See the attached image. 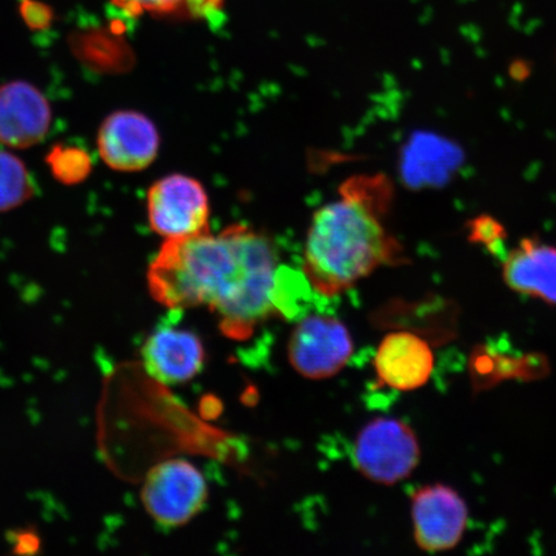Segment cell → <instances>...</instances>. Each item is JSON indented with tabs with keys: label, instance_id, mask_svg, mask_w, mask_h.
<instances>
[{
	"label": "cell",
	"instance_id": "1",
	"mask_svg": "<svg viewBox=\"0 0 556 556\" xmlns=\"http://www.w3.org/2000/svg\"><path fill=\"white\" fill-rule=\"evenodd\" d=\"M273 241L245 225L168 239L148 273L152 298L169 309L207 307L232 340H247L280 312Z\"/></svg>",
	"mask_w": 556,
	"mask_h": 556
},
{
	"label": "cell",
	"instance_id": "2",
	"mask_svg": "<svg viewBox=\"0 0 556 556\" xmlns=\"http://www.w3.org/2000/svg\"><path fill=\"white\" fill-rule=\"evenodd\" d=\"M393 198L392 180L384 174H363L346 179L339 198L315 214L303 273L317 293L343 294L378 268L405 263V252L387 226Z\"/></svg>",
	"mask_w": 556,
	"mask_h": 556
},
{
	"label": "cell",
	"instance_id": "3",
	"mask_svg": "<svg viewBox=\"0 0 556 556\" xmlns=\"http://www.w3.org/2000/svg\"><path fill=\"white\" fill-rule=\"evenodd\" d=\"M414 430L395 419H377L361 430L353 457L361 475L378 484L393 485L406 479L420 462Z\"/></svg>",
	"mask_w": 556,
	"mask_h": 556
},
{
	"label": "cell",
	"instance_id": "4",
	"mask_svg": "<svg viewBox=\"0 0 556 556\" xmlns=\"http://www.w3.org/2000/svg\"><path fill=\"white\" fill-rule=\"evenodd\" d=\"M146 511L164 527L189 523L204 509L207 484L200 470L185 460L159 464L146 477L142 489Z\"/></svg>",
	"mask_w": 556,
	"mask_h": 556
},
{
	"label": "cell",
	"instance_id": "5",
	"mask_svg": "<svg viewBox=\"0 0 556 556\" xmlns=\"http://www.w3.org/2000/svg\"><path fill=\"white\" fill-rule=\"evenodd\" d=\"M150 226L165 240L208 231L211 204L204 186L182 174L159 179L148 194Z\"/></svg>",
	"mask_w": 556,
	"mask_h": 556
},
{
	"label": "cell",
	"instance_id": "6",
	"mask_svg": "<svg viewBox=\"0 0 556 556\" xmlns=\"http://www.w3.org/2000/svg\"><path fill=\"white\" fill-rule=\"evenodd\" d=\"M352 353L350 330L342 321L329 316L302 319L289 339L290 365L305 379L336 377L346 366Z\"/></svg>",
	"mask_w": 556,
	"mask_h": 556
},
{
	"label": "cell",
	"instance_id": "7",
	"mask_svg": "<svg viewBox=\"0 0 556 556\" xmlns=\"http://www.w3.org/2000/svg\"><path fill=\"white\" fill-rule=\"evenodd\" d=\"M414 538L429 553L446 552L462 541L468 523V506L447 485L422 486L413 497Z\"/></svg>",
	"mask_w": 556,
	"mask_h": 556
},
{
	"label": "cell",
	"instance_id": "8",
	"mask_svg": "<svg viewBox=\"0 0 556 556\" xmlns=\"http://www.w3.org/2000/svg\"><path fill=\"white\" fill-rule=\"evenodd\" d=\"M159 131L148 116L136 111H119L106 117L99 134V150L104 163L119 172L148 168L157 156Z\"/></svg>",
	"mask_w": 556,
	"mask_h": 556
},
{
	"label": "cell",
	"instance_id": "9",
	"mask_svg": "<svg viewBox=\"0 0 556 556\" xmlns=\"http://www.w3.org/2000/svg\"><path fill=\"white\" fill-rule=\"evenodd\" d=\"M52 124V110L43 93L26 81L0 86V143L29 149L43 141Z\"/></svg>",
	"mask_w": 556,
	"mask_h": 556
},
{
	"label": "cell",
	"instance_id": "10",
	"mask_svg": "<svg viewBox=\"0 0 556 556\" xmlns=\"http://www.w3.org/2000/svg\"><path fill=\"white\" fill-rule=\"evenodd\" d=\"M375 371L382 384L400 392H413L427 384L434 368L432 348L413 332L389 333L378 348Z\"/></svg>",
	"mask_w": 556,
	"mask_h": 556
},
{
	"label": "cell",
	"instance_id": "11",
	"mask_svg": "<svg viewBox=\"0 0 556 556\" xmlns=\"http://www.w3.org/2000/svg\"><path fill=\"white\" fill-rule=\"evenodd\" d=\"M146 370L156 381L178 386L192 380L205 363V350L193 332L165 328L152 333L142 350Z\"/></svg>",
	"mask_w": 556,
	"mask_h": 556
},
{
	"label": "cell",
	"instance_id": "12",
	"mask_svg": "<svg viewBox=\"0 0 556 556\" xmlns=\"http://www.w3.org/2000/svg\"><path fill=\"white\" fill-rule=\"evenodd\" d=\"M503 276L516 293L556 305V245L538 236L521 239L505 254Z\"/></svg>",
	"mask_w": 556,
	"mask_h": 556
},
{
	"label": "cell",
	"instance_id": "13",
	"mask_svg": "<svg viewBox=\"0 0 556 556\" xmlns=\"http://www.w3.org/2000/svg\"><path fill=\"white\" fill-rule=\"evenodd\" d=\"M226 0H113L129 16L143 13L190 20H213L224 11Z\"/></svg>",
	"mask_w": 556,
	"mask_h": 556
},
{
	"label": "cell",
	"instance_id": "14",
	"mask_svg": "<svg viewBox=\"0 0 556 556\" xmlns=\"http://www.w3.org/2000/svg\"><path fill=\"white\" fill-rule=\"evenodd\" d=\"M29 170L21 160L0 151V213L24 205L34 197Z\"/></svg>",
	"mask_w": 556,
	"mask_h": 556
},
{
	"label": "cell",
	"instance_id": "15",
	"mask_svg": "<svg viewBox=\"0 0 556 556\" xmlns=\"http://www.w3.org/2000/svg\"><path fill=\"white\" fill-rule=\"evenodd\" d=\"M54 178L61 184L72 186L83 182L92 170V160L85 150L55 146L47 156Z\"/></svg>",
	"mask_w": 556,
	"mask_h": 556
},
{
	"label": "cell",
	"instance_id": "16",
	"mask_svg": "<svg viewBox=\"0 0 556 556\" xmlns=\"http://www.w3.org/2000/svg\"><path fill=\"white\" fill-rule=\"evenodd\" d=\"M468 239L477 245H482L492 254L503 252L507 238L505 226L489 214L478 215L468 222Z\"/></svg>",
	"mask_w": 556,
	"mask_h": 556
},
{
	"label": "cell",
	"instance_id": "17",
	"mask_svg": "<svg viewBox=\"0 0 556 556\" xmlns=\"http://www.w3.org/2000/svg\"><path fill=\"white\" fill-rule=\"evenodd\" d=\"M531 65L528 64L526 61H516L513 62L509 68V73L511 75L513 79H516L518 81H523L528 78V76L531 75Z\"/></svg>",
	"mask_w": 556,
	"mask_h": 556
}]
</instances>
